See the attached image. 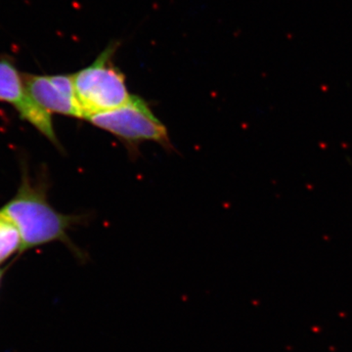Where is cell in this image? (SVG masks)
Segmentation results:
<instances>
[{
    "mask_svg": "<svg viewBox=\"0 0 352 352\" xmlns=\"http://www.w3.org/2000/svg\"><path fill=\"white\" fill-rule=\"evenodd\" d=\"M0 214L6 215L19 230L21 252L59 241L68 245L76 258L87 261V254L68 235L69 229L82 223L87 217L61 214L55 210L47 200L45 185L32 182L27 171H23L17 193L0 208Z\"/></svg>",
    "mask_w": 352,
    "mask_h": 352,
    "instance_id": "cell-1",
    "label": "cell"
},
{
    "mask_svg": "<svg viewBox=\"0 0 352 352\" xmlns=\"http://www.w3.org/2000/svg\"><path fill=\"white\" fill-rule=\"evenodd\" d=\"M118 48L119 43L112 41L91 64L72 75L85 120L122 107L131 99L126 76L113 64Z\"/></svg>",
    "mask_w": 352,
    "mask_h": 352,
    "instance_id": "cell-2",
    "label": "cell"
},
{
    "mask_svg": "<svg viewBox=\"0 0 352 352\" xmlns=\"http://www.w3.org/2000/svg\"><path fill=\"white\" fill-rule=\"evenodd\" d=\"M87 120L124 142L132 155L141 143L147 141L156 142L166 149L173 148L166 126L154 115L147 102L138 95H132L131 100L122 107L95 113Z\"/></svg>",
    "mask_w": 352,
    "mask_h": 352,
    "instance_id": "cell-3",
    "label": "cell"
},
{
    "mask_svg": "<svg viewBox=\"0 0 352 352\" xmlns=\"http://www.w3.org/2000/svg\"><path fill=\"white\" fill-rule=\"evenodd\" d=\"M0 101L13 106L21 119L29 122L53 144L61 148L53 126L52 116L32 99L25 87L24 73L20 72L9 55L0 56Z\"/></svg>",
    "mask_w": 352,
    "mask_h": 352,
    "instance_id": "cell-4",
    "label": "cell"
},
{
    "mask_svg": "<svg viewBox=\"0 0 352 352\" xmlns=\"http://www.w3.org/2000/svg\"><path fill=\"white\" fill-rule=\"evenodd\" d=\"M24 80L32 99L46 112L83 119L73 76L24 73Z\"/></svg>",
    "mask_w": 352,
    "mask_h": 352,
    "instance_id": "cell-5",
    "label": "cell"
},
{
    "mask_svg": "<svg viewBox=\"0 0 352 352\" xmlns=\"http://www.w3.org/2000/svg\"><path fill=\"white\" fill-rule=\"evenodd\" d=\"M22 239L17 227L6 215L0 214V264L21 252Z\"/></svg>",
    "mask_w": 352,
    "mask_h": 352,
    "instance_id": "cell-6",
    "label": "cell"
}]
</instances>
